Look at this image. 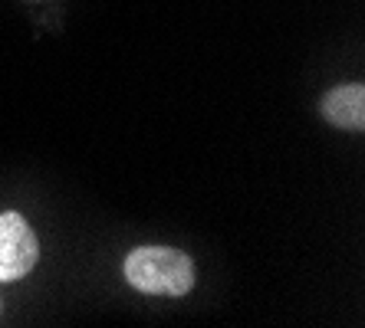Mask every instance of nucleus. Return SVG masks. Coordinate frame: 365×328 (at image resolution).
<instances>
[{
	"label": "nucleus",
	"instance_id": "f257e3e1",
	"mask_svg": "<svg viewBox=\"0 0 365 328\" xmlns=\"http://www.w3.org/2000/svg\"><path fill=\"white\" fill-rule=\"evenodd\" d=\"M125 279L145 295L178 299L195 289V263L171 246H138L125 260Z\"/></svg>",
	"mask_w": 365,
	"mask_h": 328
},
{
	"label": "nucleus",
	"instance_id": "f03ea898",
	"mask_svg": "<svg viewBox=\"0 0 365 328\" xmlns=\"http://www.w3.org/2000/svg\"><path fill=\"white\" fill-rule=\"evenodd\" d=\"M40 260V243L20 213H0V282L24 279Z\"/></svg>",
	"mask_w": 365,
	"mask_h": 328
},
{
	"label": "nucleus",
	"instance_id": "7ed1b4c3",
	"mask_svg": "<svg viewBox=\"0 0 365 328\" xmlns=\"http://www.w3.org/2000/svg\"><path fill=\"white\" fill-rule=\"evenodd\" d=\"M319 112L329 125L346 128V132H362L365 128V89L359 83L336 85L323 95Z\"/></svg>",
	"mask_w": 365,
	"mask_h": 328
}]
</instances>
